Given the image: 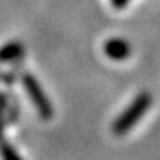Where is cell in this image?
<instances>
[{
  "label": "cell",
  "mask_w": 160,
  "mask_h": 160,
  "mask_svg": "<svg viewBox=\"0 0 160 160\" xmlns=\"http://www.w3.org/2000/svg\"><path fill=\"white\" fill-rule=\"evenodd\" d=\"M105 52L114 59H123L129 55V46L123 40H110L105 45Z\"/></svg>",
  "instance_id": "2"
},
{
  "label": "cell",
  "mask_w": 160,
  "mask_h": 160,
  "mask_svg": "<svg viewBox=\"0 0 160 160\" xmlns=\"http://www.w3.org/2000/svg\"><path fill=\"white\" fill-rule=\"evenodd\" d=\"M150 101H151V98H150L148 93L139 95V97L135 99V102L132 104L131 107L120 116V119L116 120V123H114L116 133L122 135V133H125L128 129H131L132 126H133V123H135V122L145 113V110L150 107Z\"/></svg>",
  "instance_id": "1"
}]
</instances>
